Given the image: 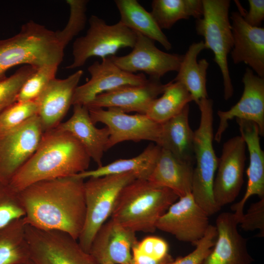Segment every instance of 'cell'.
Returning <instances> with one entry per match:
<instances>
[{
    "label": "cell",
    "mask_w": 264,
    "mask_h": 264,
    "mask_svg": "<svg viewBox=\"0 0 264 264\" xmlns=\"http://www.w3.org/2000/svg\"><path fill=\"white\" fill-rule=\"evenodd\" d=\"M84 182L74 175L36 182L19 192L25 223L78 240L86 218Z\"/></svg>",
    "instance_id": "6da1fadb"
},
{
    "label": "cell",
    "mask_w": 264,
    "mask_h": 264,
    "mask_svg": "<svg viewBox=\"0 0 264 264\" xmlns=\"http://www.w3.org/2000/svg\"><path fill=\"white\" fill-rule=\"evenodd\" d=\"M90 159L73 135L56 127L44 132L34 154L9 184L19 192L36 182L73 176L88 170Z\"/></svg>",
    "instance_id": "7a4b0ae2"
},
{
    "label": "cell",
    "mask_w": 264,
    "mask_h": 264,
    "mask_svg": "<svg viewBox=\"0 0 264 264\" xmlns=\"http://www.w3.org/2000/svg\"><path fill=\"white\" fill-rule=\"evenodd\" d=\"M178 198L168 188L135 179L121 190L110 219L135 232L153 233L158 220Z\"/></svg>",
    "instance_id": "3957f363"
},
{
    "label": "cell",
    "mask_w": 264,
    "mask_h": 264,
    "mask_svg": "<svg viewBox=\"0 0 264 264\" xmlns=\"http://www.w3.org/2000/svg\"><path fill=\"white\" fill-rule=\"evenodd\" d=\"M64 48L54 32L33 21L23 24L15 36L0 40V82L7 78V71L25 64L38 69L45 66H59Z\"/></svg>",
    "instance_id": "277c9868"
},
{
    "label": "cell",
    "mask_w": 264,
    "mask_h": 264,
    "mask_svg": "<svg viewBox=\"0 0 264 264\" xmlns=\"http://www.w3.org/2000/svg\"><path fill=\"white\" fill-rule=\"evenodd\" d=\"M200 112V122L194 131V167L192 194L195 201L209 216L220 209L214 199L213 188L218 164L213 145V102L212 99H201L197 104Z\"/></svg>",
    "instance_id": "5b68a950"
},
{
    "label": "cell",
    "mask_w": 264,
    "mask_h": 264,
    "mask_svg": "<svg viewBox=\"0 0 264 264\" xmlns=\"http://www.w3.org/2000/svg\"><path fill=\"white\" fill-rule=\"evenodd\" d=\"M202 15L196 20V31L204 37L206 49L214 54V61L222 74L224 98L228 100L234 92L228 64V55L233 46L229 17L230 0H202Z\"/></svg>",
    "instance_id": "8992f818"
},
{
    "label": "cell",
    "mask_w": 264,
    "mask_h": 264,
    "mask_svg": "<svg viewBox=\"0 0 264 264\" xmlns=\"http://www.w3.org/2000/svg\"><path fill=\"white\" fill-rule=\"evenodd\" d=\"M135 179L133 174L126 173L90 177L84 182L86 218L78 240L86 252L89 253L96 234L110 217L121 190Z\"/></svg>",
    "instance_id": "52a82bcc"
},
{
    "label": "cell",
    "mask_w": 264,
    "mask_h": 264,
    "mask_svg": "<svg viewBox=\"0 0 264 264\" xmlns=\"http://www.w3.org/2000/svg\"><path fill=\"white\" fill-rule=\"evenodd\" d=\"M88 22L89 27L86 34L73 43V60L66 66L67 69L81 67L92 57L102 59L114 56L122 48H132L136 42V33L120 21L109 25L103 19L92 15Z\"/></svg>",
    "instance_id": "ba28073f"
},
{
    "label": "cell",
    "mask_w": 264,
    "mask_h": 264,
    "mask_svg": "<svg viewBox=\"0 0 264 264\" xmlns=\"http://www.w3.org/2000/svg\"><path fill=\"white\" fill-rule=\"evenodd\" d=\"M25 237L32 264H99L66 233L26 224Z\"/></svg>",
    "instance_id": "9c48e42d"
},
{
    "label": "cell",
    "mask_w": 264,
    "mask_h": 264,
    "mask_svg": "<svg viewBox=\"0 0 264 264\" xmlns=\"http://www.w3.org/2000/svg\"><path fill=\"white\" fill-rule=\"evenodd\" d=\"M38 115L20 125L0 131V181L9 183L34 154L44 133Z\"/></svg>",
    "instance_id": "30bf717a"
},
{
    "label": "cell",
    "mask_w": 264,
    "mask_h": 264,
    "mask_svg": "<svg viewBox=\"0 0 264 264\" xmlns=\"http://www.w3.org/2000/svg\"><path fill=\"white\" fill-rule=\"evenodd\" d=\"M93 123H102L108 128L110 136L108 150L119 143L126 141H151L159 144L162 125L146 114H129L115 108H88Z\"/></svg>",
    "instance_id": "8fae6325"
},
{
    "label": "cell",
    "mask_w": 264,
    "mask_h": 264,
    "mask_svg": "<svg viewBox=\"0 0 264 264\" xmlns=\"http://www.w3.org/2000/svg\"><path fill=\"white\" fill-rule=\"evenodd\" d=\"M245 147L241 135L229 139L223 145L213 188L214 201L220 209L234 201L241 191L243 183Z\"/></svg>",
    "instance_id": "7c38bea8"
},
{
    "label": "cell",
    "mask_w": 264,
    "mask_h": 264,
    "mask_svg": "<svg viewBox=\"0 0 264 264\" xmlns=\"http://www.w3.org/2000/svg\"><path fill=\"white\" fill-rule=\"evenodd\" d=\"M178 198L158 220L156 229L196 245L210 225L209 216L195 201L192 193Z\"/></svg>",
    "instance_id": "4fadbf2b"
},
{
    "label": "cell",
    "mask_w": 264,
    "mask_h": 264,
    "mask_svg": "<svg viewBox=\"0 0 264 264\" xmlns=\"http://www.w3.org/2000/svg\"><path fill=\"white\" fill-rule=\"evenodd\" d=\"M136 35V42L130 53L109 57L115 65L130 73L140 71L158 79L170 71H178L183 55L162 51L155 46L154 40L138 33Z\"/></svg>",
    "instance_id": "5bb4252c"
},
{
    "label": "cell",
    "mask_w": 264,
    "mask_h": 264,
    "mask_svg": "<svg viewBox=\"0 0 264 264\" xmlns=\"http://www.w3.org/2000/svg\"><path fill=\"white\" fill-rule=\"evenodd\" d=\"M242 82L244 89L240 100L227 110L218 111L220 122L214 138L217 142H220L228 121L234 118L256 123L260 136L264 135V78L247 67Z\"/></svg>",
    "instance_id": "9a60e30c"
},
{
    "label": "cell",
    "mask_w": 264,
    "mask_h": 264,
    "mask_svg": "<svg viewBox=\"0 0 264 264\" xmlns=\"http://www.w3.org/2000/svg\"><path fill=\"white\" fill-rule=\"evenodd\" d=\"M91 78L85 84L76 88L72 105L87 106L98 95L126 85L144 83L147 80L142 73H132L118 67L110 57L96 61L88 68Z\"/></svg>",
    "instance_id": "2e32d148"
},
{
    "label": "cell",
    "mask_w": 264,
    "mask_h": 264,
    "mask_svg": "<svg viewBox=\"0 0 264 264\" xmlns=\"http://www.w3.org/2000/svg\"><path fill=\"white\" fill-rule=\"evenodd\" d=\"M160 79L150 77L140 85H126L98 95L88 108H115L125 113L132 111L145 114L153 101L166 87Z\"/></svg>",
    "instance_id": "e0dca14e"
},
{
    "label": "cell",
    "mask_w": 264,
    "mask_h": 264,
    "mask_svg": "<svg viewBox=\"0 0 264 264\" xmlns=\"http://www.w3.org/2000/svg\"><path fill=\"white\" fill-rule=\"evenodd\" d=\"M239 222L234 213L223 212L218 216L216 241L201 264H251L254 261L248 251L247 239L237 229Z\"/></svg>",
    "instance_id": "ac0fdd59"
},
{
    "label": "cell",
    "mask_w": 264,
    "mask_h": 264,
    "mask_svg": "<svg viewBox=\"0 0 264 264\" xmlns=\"http://www.w3.org/2000/svg\"><path fill=\"white\" fill-rule=\"evenodd\" d=\"M83 74V71L79 69L66 78H54L34 100L44 132L55 128L61 123L72 105L75 90Z\"/></svg>",
    "instance_id": "d6986e66"
},
{
    "label": "cell",
    "mask_w": 264,
    "mask_h": 264,
    "mask_svg": "<svg viewBox=\"0 0 264 264\" xmlns=\"http://www.w3.org/2000/svg\"><path fill=\"white\" fill-rule=\"evenodd\" d=\"M137 241L136 232L110 219L96 234L89 253L99 264H131L132 249Z\"/></svg>",
    "instance_id": "ffe728a7"
},
{
    "label": "cell",
    "mask_w": 264,
    "mask_h": 264,
    "mask_svg": "<svg viewBox=\"0 0 264 264\" xmlns=\"http://www.w3.org/2000/svg\"><path fill=\"white\" fill-rule=\"evenodd\" d=\"M233 46L230 54L234 64L243 63L264 78V28L247 24L239 12L230 17Z\"/></svg>",
    "instance_id": "44dd1931"
},
{
    "label": "cell",
    "mask_w": 264,
    "mask_h": 264,
    "mask_svg": "<svg viewBox=\"0 0 264 264\" xmlns=\"http://www.w3.org/2000/svg\"><path fill=\"white\" fill-rule=\"evenodd\" d=\"M236 121L249 155L245 193L241 200L231 207L234 213L241 219L244 214V204L250 197L257 195L260 198H264V152L260 145V134L257 125L242 119H236Z\"/></svg>",
    "instance_id": "7402d4cb"
},
{
    "label": "cell",
    "mask_w": 264,
    "mask_h": 264,
    "mask_svg": "<svg viewBox=\"0 0 264 264\" xmlns=\"http://www.w3.org/2000/svg\"><path fill=\"white\" fill-rule=\"evenodd\" d=\"M57 127L73 135L83 145L98 167L103 165L102 158L104 152L107 151L109 131L107 127L102 129L95 127L86 106L73 105L71 116Z\"/></svg>",
    "instance_id": "603a6c76"
},
{
    "label": "cell",
    "mask_w": 264,
    "mask_h": 264,
    "mask_svg": "<svg viewBox=\"0 0 264 264\" xmlns=\"http://www.w3.org/2000/svg\"><path fill=\"white\" fill-rule=\"evenodd\" d=\"M194 165L181 161L161 148L148 180L173 191L179 198L191 193Z\"/></svg>",
    "instance_id": "cb8c5ba5"
},
{
    "label": "cell",
    "mask_w": 264,
    "mask_h": 264,
    "mask_svg": "<svg viewBox=\"0 0 264 264\" xmlns=\"http://www.w3.org/2000/svg\"><path fill=\"white\" fill-rule=\"evenodd\" d=\"M189 105H186L177 115L162 125L158 144L184 162L194 165V132L189 123Z\"/></svg>",
    "instance_id": "d4e9b609"
},
{
    "label": "cell",
    "mask_w": 264,
    "mask_h": 264,
    "mask_svg": "<svg viewBox=\"0 0 264 264\" xmlns=\"http://www.w3.org/2000/svg\"><path fill=\"white\" fill-rule=\"evenodd\" d=\"M205 49L203 41L191 44L183 55L177 75L173 80L185 87L196 104L208 98L206 77L209 63L205 59L197 60L198 54Z\"/></svg>",
    "instance_id": "484cf974"
},
{
    "label": "cell",
    "mask_w": 264,
    "mask_h": 264,
    "mask_svg": "<svg viewBox=\"0 0 264 264\" xmlns=\"http://www.w3.org/2000/svg\"><path fill=\"white\" fill-rule=\"evenodd\" d=\"M161 148L156 144L149 145L139 154L127 159L116 160L97 169L76 175L85 179L110 175L133 174L136 179L148 180L159 156Z\"/></svg>",
    "instance_id": "4316f807"
},
{
    "label": "cell",
    "mask_w": 264,
    "mask_h": 264,
    "mask_svg": "<svg viewBox=\"0 0 264 264\" xmlns=\"http://www.w3.org/2000/svg\"><path fill=\"white\" fill-rule=\"evenodd\" d=\"M120 14V21L136 33L158 42L166 50L172 48L171 43L159 28L152 14L136 0L114 1Z\"/></svg>",
    "instance_id": "83f0119b"
},
{
    "label": "cell",
    "mask_w": 264,
    "mask_h": 264,
    "mask_svg": "<svg viewBox=\"0 0 264 264\" xmlns=\"http://www.w3.org/2000/svg\"><path fill=\"white\" fill-rule=\"evenodd\" d=\"M161 94L153 101L145 114L159 124L178 114L189 102L193 101L185 87L174 80L166 84Z\"/></svg>",
    "instance_id": "f1b7e54d"
},
{
    "label": "cell",
    "mask_w": 264,
    "mask_h": 264,
    "mask_svg": "<svg viewBox=\"0 0 264 264\" xmlns=\"http://www.w3.org/2000/svg\"><path fill=\"white\" fill-rule=\"evenodd\" d=\"M151 14L155 22L162 29H170L178 21L196 20L203 13L202 0H153Z\"/></svg>",
    "instance_id": "f546056e"
},
{
    "label": "cell",
    "mask_w": 264,
    "mask_h": 264,
    "mask_svg": "<svg viewBox=\"0 0 264 264\" xmlns=\"http://www.w3.org/2000/svg\"><path fill=\"white\" fill-rule=\"evenodd\" d=\"M23 218L0 229V264H21L29 261Z\"/></svg>",
    "instance_id": "4dcf8cb0"
},
{
    "label": "cell",
    "mask_w": 264,
    "mask_h": 264,
    "mask_svg": "<svg viewBox=\"0 0 264 264\" xmlns=\"http://www.w3.org/2000/svg\"><path fill=\"white\" fill-rule=\"evenodd\" d=\"M168 243L156 236L137 241L132 249L131 264H169L174 261Z\"/></svg>",
    "instance_id": "1f68e13d"
},
{
    "label": "cell",
    "mask_w": 264,
    "mask_h": 264,
    "mask_svg": "<svg viewBox=\"0 0 264 264\" xmlns=\"http://www.w3.org/2000/svg\"><path fill=\"white\" fill-rule=\"evenodd\" d=\"M70 15L67 24L61 31L55 32L57 38L65 48L72 39L85 27L87 22V0H67Z\"/></svg>",
    "instance_id": "d6a6232c"
},
{
    "label": "cell",
    "mask_w": 264,
    "mask_h": 264,
    "mask_svg": "<svg viewBox=\"0 0 264 264\" xmlns=\"http://www.w3.org/2000/svg\"><path fill=\"white\" fill-rule=\"evenodd\" d=\"M37 69L31 66L24 65L12 75L0 82V113L17 102L22 85Z\"/></svg>",
    "instance_id": "836d02e7"
},
{
    "label": "cell",
    "mask_w": 264,
    "mask_h": 264,
    "mask_svg": "<svg viewBox=\"0 0 264 264\" xmlns=\"http://www.w3.org/2000/svg\"><path fill=\"white\" fill-rule=\"evenodd\" d=\"M24 216L19 193L9 183L0 181V229Z\"/></svg>",
    "instance_id": "e575fe53"
},
{
    "label": "cell",
    "mask_w": 264,
    "mask_h": 264,
    "mask_svg": "<svg viewBox=\"0 0 264 264\" xmlns=\"http://www.w3.org/2000/svg\"><path fill=\"white\" fill-rule=\"evenodd\" d=\"M58 66H45L38 68L21 88L17 102L33 101L40 95L48 83L55 78Z\"/></svg>",
    "instance_id": "d590c367"
},
{
    "label": "cell",
    "mask_w": 264,
    "mask_h": 264,
    "mask_svg": "<svg viewBox=\"0 0 264 264\" xmlns=\"http://www.w3.org/2000/svg\"><path fill=\"white\" fill-rule=\"evenodd\" d=\"M37 113L38 107L35 100L16 102L0 113V131L18 126Z\"/></svg>",
    "instance_id": "8d00e7d4"
},
{
    "label": "cell",
    "mask_w": 264,
    "mask_h": 264,
    "mask_svg": "<svg viewBox=\"0 0 264 264\" xmlns=\"http://www.w3.org/2000/svg\"><path fill=\"white\" fill-rule=\"evenodd\" d=\"M216 226L209 225L204 236L196 244V248L184 257H179L169 264H201L211 251L217 237Z\"/></svg>",
    "instance_id": "74e56055"
},
{
    "label": "cell",
    "mask_w": 264,
    "mask_h": 264,
    "mask_svg": "<svg viewBox=\"0 0 264 264\" xmlns=\"http://www.w3.org/2000/svg\"><path fill=\"white\" fill-rule=\"evenodd\" d=\"M239 224L244 231L259 230L257 237L264 236V198L252 203L243 214Z\"/></svg>",
    "instance_id": "f35d334b"
},
{
    "label": "cell",
    "mask_w": 264,
    "mask_h": 264,
    "mask_svg": "<svg viewBox=\"0 0 264 264\" xmlns=\"http://www.w3.org/2000/svg\"><path fill=\"white\" fill-rule=\"evenodd\" d=\"M244 21L252 26L260 27L264 20V0H248L249 10L246 11L239 1L235 0Z\"/></svg>",
    "instance_id": "ab89813d"
},
{
    "label": "cell",
    "mask_w": 264,
    "mask_h": 264,
    "mask_svg": "<svg viewBox=\"0 0 264 264\" xmlns=\"http://www.w3.org/2000/svg\"><path fill=\"white\" fill-rule=\"evenodd\" d=\"M21 264H32L29 261V262H27L25 263Z\"/></svg>",
    "instance_id": "60d3db41"
},
{
    "label": "cell",
    "mask_w": 264,
    "mask_h": 264,
    "mask_svg": "<svg viewBox=\"0 0 264 264\" xmlns=\"http://www.w3.org/2000/svg\"><path fill=\"white\" fill-rule=\"evenodd\" d=\"M112 264V263H108V264Z\"/></svg>",
    "instance_id": "b9f144b4"
}]
</instances>
